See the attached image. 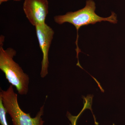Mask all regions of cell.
<instances>
[{
    "mask_svg": "<svg viewBox=\"0 0 125 125\" xmlns=\"http://www.w3.org/2000/svg\"><path fill=\"white\" fill-rule=\"evenodd\" d=\"M96 4L93 0H87L85 7L77 11L67 12L64 15L54 16V21L58 24L61 25L65 23H69L75 27L77 31V37L75 43L78 60V54L81 52L80 49L78 45L79 34L78 31L81 27L88 25L94 24L102 21H108L113 24H116L118 22L117 17L115 13L112 11L111 15L107 18H103L97 15L95 13Z\"/></svg>",
    "mask_w": 125,
    "mask_h": 125,
    "instance_id": "6da1fadb",
    "label": "cell"
},
{
    "mask_svg": "<svg viewBox=\"0 0 125 125\" xmlns=\"http://www.w3.org/2000/svg\"><path fill=\"white\" fill-rule=\"evenodd\" d=\"M4 37L0 38V69L5 74L9 83L16 88L20 95H26L29 90V78L24 73L22 68L14 60L16 55L15 50L9 48L4 49L3 42Z\"/></svg>",
    "mask_w": 125,
    "mask_h": 125,
    "instance_id": "7a4b0ae2",
    "label": "cell"
},
{
    "mask_svg": "<svg viewBox=\"0 0 125 125\" xmlns=\"http://www.w3.org/2000/svg\"><path fill=\"white\" fill-rule=\"evenodd\" d=\"M0 98L6 112L11 117L13 125H43L44 121L41 116L43 115L44 105L40 108L36 116L32 118L30 114L25 113L20 107L18 95L11 84L7 90H1Z\"/></svg>",
    "mask_w": 125,
    "mask_h": 125,
    "instance_id": "3957f363",
    "label": "cell"
},
{
    "mask_svg": "<svg viewBox=\"0 0 125 125\" xmlns=\"http://www.w3.org/2000/svg\"><path fill=\"white\" fill-rule=\"evenodd\" d=\"M48 0H24L23 10L30 22L34 26L45 24L48 13Z\"/></svg>",
    "mask_w": 125,
    "mask_h": 125,
    "instance_id": "277c9868",
    "label": "cell"
},
{
    "mask_svg": "<svg viewBox=\"0 0 125 125\" xmlns=\"http://www.w3.org/2000/svg\"><path fill=\"white\" fill-rule=\"evenodd\" d=\"M35 28L37 37L43 54L40 76L42 78H44L48 74V53L54 32L51 27L46 23L37 25Z\"/></svg>",
    "mask_w": 125,
    "mask_h": 125,
    "instance_id": "5b68a950",
    "label": "cell"
},
{
    "mask_svg": "<svg viewBox=\"0 0 125 125\" xmlns=\"http://www.w3.org/2000/svg\"><path fill=\"white\" fill-rule=\"evenodd\" d=\"M6 113L2 100L0 98V123L1 125H8L6 116Z\"/></svg>",
    "mask_w": 125,
    "mask_h": 125,
    "instance_id": "8992f818",
    "label": "cell"
},
{
    "mask_svg": "<svg viewBox=\"0 0 125 125\" xmlns=\"http://www.w3.org/2000/svg\"><path fill=\"white\" fill-rule=\"evenodd\" d=\"M83 111V109L81 112L80 113L78 114V115H77V116H74L72 115L69 112H67V118H68L70 121L71 122V123L70 124V125H76V122H77L78 118Z\"/></svg>",
    "mask_w": 125,
    "mask_h": 125,
    "instance_id": "52a82bcc",
    "label": "cell"
},
{
    "mask_svg": "<svg viewBox=\"0 0 125 125\" xmlns=\"http://www.w3.org/2000/svg\"><path fill=\"white\" fill-rule=\"evenodd\" d=\"M9 0H0V4H1L3 2H6Z\"/></svg>",
    "mask_w": 125,
    "mask_h": 125,
    "instance_id": "ba28073f",
    "label": "cell"
},
{
    "mask_svg": "<svg viewBox=\"0 0 125 125\" xmlns=\"http://www.w3.org/2000/svg\"><path fill=\"white\" fill-rule=\"evenodd\" d=\"M14 1H19L21 0H14Z\"/></svg>",
    "mask_w": 125,
    "mask_h": 125,
    "instance_id": "9c48e42d",
    "label": "cell"
}]
</instances>
